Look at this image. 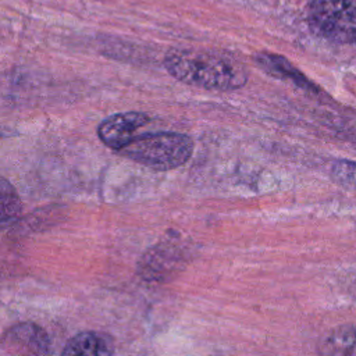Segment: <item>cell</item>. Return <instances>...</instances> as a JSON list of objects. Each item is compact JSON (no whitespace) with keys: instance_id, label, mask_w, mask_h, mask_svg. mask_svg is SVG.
Masks as SVG:
<instances>
[{"instance_id":"obj_1","label":"cell","mask_w":356,"mask_h":356,"mask_svg":"<svg viewBox=\"0 0 356 356\" xmlns=\"http://www.w3.org/2000/svg\"><path fill=\"white\" fill-rule=\"evenodd\" d=\"M164 65L175 79L203 89L234 90L249 78L248 67L241 60L214 49H174L167 53Z\"/></svg>"},{"instance_id":"obj_2","label":"cell","mask_w":356,"mask_h":356,"mask_svg":"<svg viewBox=\"0 0 356 356\" xmlns=\"http://www.w3.org/2000/svg\"><path fill=\"white\" fill-rule=\"evenodd\" d=\"M120 153L139 164L167 171L185 164L193 153L191 136L179 132H153L135 136Z\"/></svg>"},{"instance_id":"obj_3","label":"cell","mask_w":356,"mask_h":356,"mask_svg":"<svg viewBox=\"0 0 356 356\" xmlns=\"http://www.w3.org/2000/svg\"><path fill=\"white\" fill-rule=\"evenodd\" d=\"M310 29L335 43H356V0H312L307 7Z\"/></svg>"},{"instance_id":"obj_4","label":"cell","mask_w":356,"mask_h":356,"mask_svg":"<svg viewBox=\"0 0 356 356\" xmlns=\"http://www.w3.org/2000/svg\"><path fill=\"white\" fill-rule=\"evenodd\" d=\"M188 263V250L178 239H164L150 248L138 263V274L146 281H165Z\"/></svg>"},{"instance_id":"obj_5","label":"cell","mask_w":356,"mask_h":356,"mask_svg":"<svg viewBox=\"0 0 356 356\" xmlns=\"http://www.w3.org/2000/svg\"><path fill=\"white\" fill-rule=\"evenodd\" d=\"M149 120V115L140 111L113 114L100 122L97 128L99 139L107 147L120 152L135 138V132L146 125Z\"/></svg>"},{"instance_id":"obj_6","label":"cell","mask_w":356,"mask_h":356,"mask_svg":"<svg viewBox=\"0 0 356 356\" xmlns=\"http://www.w3.org/2000/svg\"><path fill=\"white\" fill-rule=\"evenodd\" d=\"M3 350L10 356H47V334L36 324L22 323L7 331L3 339Z\"/></svg>"},{"instance_id":"obj_7","label":"cell","mask_w":356,"mask_h":356,"mask_svg":"<svg viewBox=\"0 0 356 356\" xmlns=\"http://www.w3.org/2000/svg\"><path fill=\"white\" fill-rule=\"evenodd\" d=\"M114 339L100 331H83L74 335L60 356H113Z\"/></svg>"},{"instance_id":"obj_8","label":"cell","mask_w":356,"mask_h":356,"mask_svg":"<svg viewBox=\"0 0 356 356\" xmlns=\"http://www.w3.org/2000/svg\"><path fill=\"white\" fill-rule=\"evenodd\" d=\"M320 356H356V323L338 325L318 341Z\"/></svg>"},{"instance_id":"obj_9","label":"cell","mask_w":356,"mask_h":356,"mask_svg":"<svg viewBox=\"0 0 356 356\" xmlns=\"http://www.w3.org/2000/svg\"><path fill=\"white\" fill-rule=\"evenodd\" d=\"M21 210H22V206H21V200L17 191L6 178H1V182H0L1 227L7 228L13 222H15L21 214Z\"/></svg>"},{"instance_id":"obj_10","label":"cell","mask_w":356,"mask_h":356,"mask_svg":"<svg viewBox=\"0 0 356 356\" xmlns=\"http://www.w3.org/2000/svg\"><path fill=\"white\" fill-rule=\"evenodd\" d=\"M331 178L337 185L356 192V161L337 160L331 165Z\"/></svg>"},{"instance_id":"obj_11","label":"cell","mask_w":356,"mask_h":356,"mask_svg":"<svg viewBox=\"0 0 356 356\" xmlns=\"http://www.w3.org/2000/svg\"><path fill=\"white\" fill-rule=\"evenodd\" d=\"M349 292H350V296L353 298V300L356 302V280L350 284V288H349Z\"/></svg>"}]
</instances>
